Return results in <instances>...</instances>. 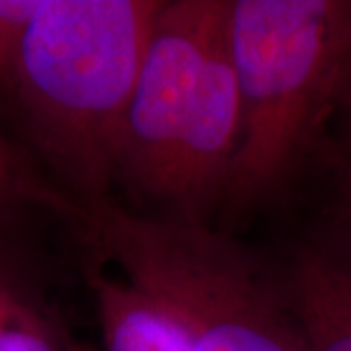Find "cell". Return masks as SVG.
<instances>
[{
  "label": "cell",
  "mask_w": 351,
  "mask_h": 351,
  "mask_svg": "<svg viewBox=\"0 0 351 351\" xmlns=\"http://www.w3.org/2000/svg\"><path fill=\"white\" fill-rule=\"evenodd\" d=\"M230 0H164L119 141L115 176L199 223L226 193L242 113L228 41Z\"/></svg>",
  "instance_id": "cell-1"
},
{
  "label": "cell",
  "mask_w": 351,
  "mask_h": 351,
  "mask_svg": "<svg viewBox=\"0 0 351 351\" xmlns=\"http://www.w3.org/2000/svg\"><path fill=\"white\" fill-rule=\"evenodd\" d=\"M164 0H41L12 94L29 137L82 197L104 199Z\"/></svg>",
  "instance_id": "cell-2"
},
{
  "label": "cell",
  "mask_w": 351,
  "mask_h": 351,
  "mask_svg": "<svg viewBox=\"0 0 351 351\" xmlns=\"http://www.w3.org/2000/svg\"><path fill=\"white\" fill-rule=\"evenodd\" d=\"M351 0H230L242 131L226 195L263 199L332 115Z\"/></svg>",
  "instance_id": "cell-3"
},
{
  "label": "cell",
  "mask_w": 351,
  "mask_h": 351,
  "mask_svg": "<svg viewBox=\"0 0 351 351\" xmlns=\"http://www.w3.org/2000/svg\"><path fill=\"white\" fill-rule=\"evenodd\" d=\"M73 211L127 281L174 314L193 351H311L281 287L234 240L106 197Z\"/></svg>",
  "instance_id": "cell-4"
},
{
  "label": "cell",
  "mask_w": 351,
  "mask_h": 351,
  "mask_svg": "<svg viewBox=\"0 0 351 351\" xmlns=\"http://www.w3.org/2000/svg\"><path fill=\"white\" fill-rule=\"evenodd\" d=\"M279 287L311 351H351V226L301 244Z\"/></svg>",
  "instance_id": "cell-5"
},
{
  "label": "cell",
  "mask_w": 351,
  "mask_h": 351,
  "mask_svg": "<svg viewBox=\"0 0 351 351\" xmlns=\"http://www.w3.org/2000/svg\"><path fill=\"white\" fill-rule=\"evenodd\" d=\"M104 351H193L176 316L131 281L92 271Z\"/></svg>",
  "instance_id": "cell-6"
},
{
  "label": "cell",
  "mask_w": 351,
  "mask_h": 351,
  "mask_svg": "<svg viewBox=\"0 0 351 351\" xmlns=\"http://www.w3.org/2000/svg\"><path fill=\"white\" fill-rule=\"evenodd\" d=\"M0 351H61L47 322L4 285H0Z\"/></svg>",
  "instance_id": "cell-7"
},
{
  "label": "cell",
  "mask_w": 351,
  "mask_h": 351,
  "mask_svg": "<svg viewBox=\"0 0 351 351\" xmlns=\"http://www.w3.org/2000/svg\"><path fill=\"white\" fill-rule=\"evenodd\" d=\"M41 0H0V90L10 92L25 34Z\"/></svg>",
  "instance_id": "cell-8"
},
{
  "label": "cell",
  "mask_w": 351,
  "mask_h": 351,
  "mask_svg": "<svg viewBox=\"0 0 351 351\" xmlns=\"http://www.w3.org/2000/svg\"><path fill=\"white\" fill-rule=\"evenodd\" d=\"M338 123L341 137L351 152V25L348 34V43L343 49L341 64H339L338 82L334 90V101H332V115Z\"/></svg>",
  "instance_id": "cell-9"
},
{
  "label": "cell",
  "mask_w": 351,
  "mask_h": 351,
  "mask_svg": "<svg viewBox=\"0 0 351 351\" xmlns=\"http://www.w3.org/2000/svg\"><path fill=\"white\" fill-rule=\"evenodd\" d=\"M24 180L20 178L12 154L0 143V203L24 193Z\"/></svg>",
  "instance_id": "cell-10"
},
{
  "label": "cell",
  "mask_w": 351,
  "mask_h": 351,
  "mask_svg": "<svg viewBox=\"0 0 351 351\" xmlns=\"http://www.w3.org/2000/svg\"><path fill=\"white\" fill-rule=\"evenodd\" d=\"M336 219L351 226V162L341 180V189H339L338 209H336Z\"/></svg>",
  "instance_id": "cell-11"
},
{
  "label": "cell",
  "mask_w": 351,
  "mask_h": 351,
  "mask_svg": "<svg viewBox=\"0 0 351 351\" xmlns=\"http://www.w3.org/2000/svg\"><path fill=\"white\" fill-rule=\"evenodd\" d=\"M69 351H88V350H82V348H76V346H71Z\"/></svg>",
  "instance_id": "cell-12"
}]
</instances>
